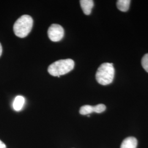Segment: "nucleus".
<instances>
[{
	"mask_svg": "<svg viewBox=\"0 0 148 148\" xmlns=\"http://www.w3.org/2000/svg\"><path fill=\"white\" fill-rule=\"evenodd\" d=\"M2 47L1 44L0 43V57H1V55H2Z\"/></svg>",
	"mask_w": 148,
	"mask_h": 148,
	"instance_id": "nucleus-13",
	"label": "nucleus"
},
{
	"mask_svg": "<svg viewBox=\"0 0 148 148\" xmlns=\"http://www.w3.org/2000/svg\"><path fill=\"white\" fill-rule=\"evenodd\" d=\"M106 110V106L103 104H99L97 106H93V112L99 114L105 111Z\"/></svg>",
	"mask_w": 148,
	"mask_h": 148,
	"instance_id": "nucleus-10",
	"label": "nucleus"
},
{
	"mask_svg": "<svg viewBox=\"0 0 148 148\" xmlns=\"http://www.w3.org/2000/svg\"><path fill=\"white\" fill-rule=\"evenodd\" d=\"M80 5L84 13L86 15H90L92 9L94 6V2L92 0H81Z\"/></svg>",
	"mask_w": 148,
	"mask_h": 148,
	"instance_id": "nucleus-5",
	"label": "nucleus"
},
{
	"mask_svg": "<svg viewBox=\"0 0 148 148\" xmlns=\"http://www.w3.org/2000/svg\"><path fill=\"white\" fill-rule=\"evenodd\" d=\"M79 114L82 115H90L93 112V106L90 105H85L81 107L79 109Z\"/></svg>",
	"mask_w": 148,
	"mask_h": 148,
	"instance_id": "nucleus-9",
	"label": "nucleus"
},
{
	"mask_svg": "<svg viewBox=\"0 0 148 148\" xmlns=\"http://www.w3.org/2000/svg\"><path fill=\"white\" fill-rule=\"evenodd\" d=\"M0 148H6L5 144L0 140Z\"/></svg>",
	"mask_w": 148,
	"mask_h": 148,
	"instance_id": "nucleus-12",
	"label": "nucleus"
},
{
	"mask_svg": "<svg viewBox=\"0 0 148 148\" xmlns=\"http://www.w3.org/2000/svg\"><path fill=\"white\" fill-rule=\"evenodd\" d=\"M74 66L75 63L73 59H61L51 64L48 68V72L52 76L60 77L73 70Z\"/></svg>",
	"mask_w": 148,
	"mask_h": 148,
	"instance_id": "nucleus-1",
	"label": "nucleus"
},
{
	"mask_svg": "<svg viewBox=\"0 0 148 148\" xmlns=\"http://www.w3.org/2000/svg\"><path fill=\"white\" fill-rule=\"evenodd\" d=\"M130 0H119L117 1V7L122 12H127L130 8Z\"/></svg>",
	"mask_w": 148,
	"mask_h": 148,
	"instance_id": "nucleus-8",
	"label": "nucleus"
},
{
	"mask_svg": "<svg viewBox=\"0 0 148 148\" xmlns=\"http://www.w3.org/2000/svg\"><path fill=\"white\" fill-rule=\"evenodd\" d=\"M142 65L144 69L148 73V53L143 56L142 59Z\"/></svg>",
	"mask_w": 148,
	"mask_h": 148,
	"instance_id": "nucleus-11",
	"label": "nucleus"
},
{
	"mask_svg": "<svg viewBox=\"0 0 148 148\" xmlns=\"http://www.w3.org/2000/svg\"><path fill=\"white\" fill-rule=\"evenodd\" d=\"M64 30L61 25L53 24L48 30V36L53 42H58L64 37Z\"/></svg>",
	"mask_w": 148,
	"mask_h": 148,
	"instance_id": "nucleus-4",
	"label": "nucleus"
},
{
	"mask_svg": "<svg viewBox=\"0 0 148 148\" xmlns=\"http://www.w3.org/2000/svg\"><path fill=\"white\" fill-rule=\"evenodd\" d=\"M115 69L112 63H104L101 64L95 74L97 82L101 85H109L113 81Z\"/></svg>",
	"mask_w": 148,
	"mask_h": 148,
	"instance_id": "nucleus-2",
	"label": "nucleus"
},
{
	"mask_svg": "<svg viewBox=\"0 0 148 148\" xmlns=\"http://www.w3.org/2000/svg\"><path fill=\"white\" fill-rule=\"evenodd\" d=\"M33 19L29 15L21 16L15 22L13 26V30L16 36L24 38L30 32L33 26Z\"/></svg>",
	"mask_w": 148,
	"mask_h": 148,
	"instance_id": "nucleus-3",
	"label": "nucleus"
},
{
	"mask_svg": "<svg viewBox=\"0 0 148 148\" xmlns=\"http://www.w3.org/2000/svg\"><path fill=\"white\" fill-rule=\"evenodd\" d=\"M25 98L21 95H18L16 96L14 101H13V106L14 109L16 111L21 110V109L23 108V106L25 103Z\"/></svg>",
	"mask_w": 148,
	"mask_h": 148,
	"instance_id": "nucleus-7",
	"label": "nucleus"
},
{
	"mask_svg": "<svg viewBox=\"0 0 148 148\" xmlns=\"http://www.w3.org/2000/svg\"><path fill=\"white\" fill-rule=\"evenodd\" d=\"M137 140L136 138L130 137L123 140L120 148H137Z\"/></svg>",
	"mask_w": 148,
	"mask_h": 148,
	"instance_id": "nucleus-6",
	"label": "nucleus"
}]
</instances>
